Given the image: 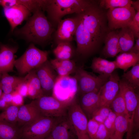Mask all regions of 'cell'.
Masks as SVG:
<instances>
[{"instance_id":"1","label":"cell","mask_w":139,"mask_h":139,"mask_svg":"<svg viewBox=\"0 0 139 139\" xmlns=\"http://www.w3.org/2000/svg\"><path fill=\"white\" fill-rule=\"evenodd\" d=\"M107 12L100 7L98 1L92 0L80 13L83 24L98 49L104 43L107 34L110 31L108 25Z\"/></svg>"},{"instance_id":"2","label":"cell","mask_w":139,"mask_h":139,"mask_svg":"<svg viewBox=\"0 0 139 139\" xmlns=\"http://www.w3.org/2000/svg\"><path fill=\"white\" fill-rule=\"evenodd\" d=\"M33 14L24 26L16 30V34L29 42L40 45L50 42L55 29L44 11L38 10Z\"/></svg>"},{"instance_id":"3","label":"cell","mask_w":139,"mask_h":139,"mask_svg":"<svg viewBox=\"0 0 139 139\" xmlns=\"http://www.w3.org/2000/svg\"><path fill=\"white\" fill-rule=\"evenodd\" d=\"M90 0H47L45 11L48 20L56 30L63 17L68 14H79L89 5Z\"/></svg>"},{"instance_id":"4","label":"cell","mask_w":139,"mask_h":139,"mask_svg":"<svg viewBox=\"0 0 139 139\" xmlns=\"http://www.w3.org/2000/svg\"><path fill=\"white\" fill-rule=\"evenodd\" d=\"M60 117L41 116L20 128L21 139H44L48 136Z\"/></svg>"},{"instance_id":"5","label":"cell","mask_w":139,"mask_h":139,"mask_svg":"<svg viewBox=\"0 0 139 139\" xmlns=\"http://www.w3.org/2000/svg\"><path fill=\"white\" fill-rule=\"evenodd\" d=\"M48 55L47 51L41 50L31 44L24 54L15 60L14 66L20 74H27L47 60Z\"/></svg>"},{"instance_id":"6","label":"cell","mask_w":139,"mask_h":139,"mask_svg":"<svg viewBox=\"0 0 139 139\" xmlns=\"http://www.w3.org/2000/svg\"><path fill=\"white\" fill-rule=\"evenodd\" d=\"M78 16L77 24L74 36L76 43L75 55L80 59H85L94 54L98 50L91 36L83 25L80 13Z\"/></svg>"},{"instance_id":"7","label":"cell","mask_w":139,"mask_h":139,"mask_svg":"<svg viewBox=\"0 0 139 139\" xmlns=\"http://www.w3.org/2000/svg\"><path fill=\"white\" fill-rule=\"evenodd\" d=\"M74 76L77 85V96L90 92H98L110 77L93 75L82 67H77Z\"/></svg>"},{"instance_id":"8","label":"cell","mask_w":139,"mask_h":139,"mask_svg":"<svg viewBox=\"0 0 139 139\" xmlns=\"http://www.w3.org/2000/svg\"><path fill=\"white\" fill-rule=\"evenodd\" d=\"M66 116L77 139H90L87 131L88 118L79 105L77 98L68 106Z\"/></svg>"},{"instance_id":"9","label":"cell","mask_w":139,"mask_h":139,"mask_svg":"<svg viewBox=\"0 0 139 139\" xmlns=\"http://www.w3.org/2000/svg\"><path fill=\"white\" fill-rule=\"evenodd\" d=\"M77 83L74 76H58L52 96L61 101L70 103L77 98Z\"/></svg>"},{"instance_id":"10","label":"cell","mask_w":139,"mask_h":139,"mask_svg":"<svg viewBox=\"0 0 139 139\" xmlns=\"http://www.w3.org/2000/svg\"><path fill=\"white\" fill-rule=\"evenodd\" d=\"M33 101L42 116L52 117L66 116L71 103L61 101L52 96H42Z\"/></svg>"},{"instance_id":"11","label":"cell","mask_w":139,"mask_h":139,"mask_svg":"<svg viewBox=\"0 0 139 139\" xmlns=\"http://www.w3.org/2000/svg\"><path fill=\"white\" fill-rule=\"evenodd\" d=\"M136 12L132 6L108 10L107 16L109 30H115L128 27Z\"/></svg>"},{"instance_id":"12","label":"cell","mask_w":139,"mask_h":139,"mask_svg":"<svg viewBox=\"0 0 139 139\" xmlns=\"http://www.w3.org/2000/svg\"><path fill=\"white\" fill-rule=\"evenodd\" d=\"M125 101L128 120L127 138L130 139L134 128L133 119L135 112L139 106V97L135 90L125 82H121L119 85Z\"/></svg>"},{"instance_id":"13","label":"cell","mask_w":139,"mask_h":139,"mask_svg":"<svg viewBox=\"0 0 139 139\" xmlns=\"http://www.w3.org/2000/svg\"><path fill=\"white\" fill-rule=\"evenodd\" d=\"M78 21V16L76 14L74 17L62 20L59 22L52 36V41L55 45L74 40Z\"/></svg>"},{"instance_id":"14","label":"cell","mask_w":139,"mask_h":139,"mask_svg":"<svg viewBox=\"0 0 139 139\" xmlns=\"http://www.w3.org/2000/svg\"><path fill=\"white\" fill-rule=\"evenodd\" d=\"M34 70L41 84L43 96H52L58 75L50 61L47 60Z\"/></svg>"},{"instance_id":"15","label":"cell","mask_w":139,"mask_h":139,"mask_svg":"<svg viewBox=\"0 0 139 139\" xmlns=\"http://www.w3.org/2000/svg\"><path fill=\"white\" fill-rule=\"evenodd\" d=\"M120 79L117 72L114 71L108 80L100 88L98 91L100 107H109L119 91Z\"/></svg>"},{"instance_id":"16","label":"cell","mask_w":139,"mask_h":139,"mask_svg":"<svg viewBox=\"0 0 139 139\" xmlns=\"http://www.w3.org/2000/svg\"><path fill=\"white\" fill-rule=\"evenodd\" d=\"M3 13L10 25L12 31L23 21L28 19L31 13L27 8L21 4L3 8Z\"/></svg>"},{"instance_id":"17","label":"cell","mask_w":139,"mask_h":139,"mask_svg":"<svg viewBox=\"0 0 139 139\" xmlns=\"http://www.w3.org/2000/svg\"><path fill=\"white\" fill-rule=\"evenodd\" d=\"M49 136L52 139H77L66 116L60 118L52 128Z\"/></svg>"},{"instance_id":"18","label":"cell","mask_w":139,"mask_h":139,"mask_svg":"<svg viewBox=\"0 0 139 139\" xmlns=\"http://www.w3.org/2000/svg\"><path fill=\"white\" fill-rule=\"evenodd\" d=\"M18 48L0 43V73L2 74L13 71L15 54Z\"/></svg>"},{"instance_id":"19","label":"cell","mask_w":139,"mask_h":139,"mask_svg":"<svg viewBox=\"0 0 139 139\" xmlns=\"http://www.w3.org/2000/svg\"><path fill=\"white\" fill-rule=\"evenodd\" d=\"M78 102L81 109L89 119L93 113L99 107L98 92H90L79 95Z\"/></svg>"},{"instance_id":"20","label":"cell","mask_w":139,"mask_h":139,"mask_svg":"<svg viewBox=\"0 0 139 139\" xmlns=\"http://www.w3.org/2000/svg\"><path fill=\"white\" fill-rule=\"evenodd\" d=\"M42 115L34 101L19 107L17 122L22 126L37 119Z\"/></svg>"},{"instance_id":"21","label":"cell","mask_w":139,"mask_h":139,"mask_svg":"<svg viewBox=\"0 0 139 139\" xmlns=\"http://www.w3.org/2000/svg\"><path fill=\"white\" fill-rule=\"evenodd\" d=\"M118 32L117 30H110L107 34L102 52L105 58L114 57L120 52Z\"/></svg>"},{"instance_id":"22","label":"cell","mask_w":139,"mask_h":139,"mask_svg":"<svg viewBox=\"0 0 139 139\" xmlns=\"http://www.w3.org/2000/svg\"><path fill=\"white\" fill-rule=\"evenodd\" d=\"M90 68L99 75L109 77L117 68L115 61H110L100 57L93 59Z\"/></svg>"},{"instance_id":"23","label":"cell","mask_w":139,"mask_h":139,"mask_svg":"<svg viewBox=\"0 0 139 139\" xmlns=\"http://www.w3.org/2000/svg\"><path fill=\"white\" fill-rule=\"evenodd\" d=\"M58 75L64 76L75 73L77 68L75 62L70 59L60 60L55 58L50 61Z\"/></svg>"},{"instance_id":"24","label":"cell","mask_w":139,"mask_h":139,"mask_svg":"<svg viewBox=\"0 0 139 139\" xmlns=\"http://www.w3.org/2000/svg\"><path fill=\"white\" fill-rule=\"evenodd\" d=\"M28 84V96L35 100L43 96L40 81L35 70H33L25 76Z\"/></svg>"},{"instance_id":"25","label":"cell","mask_w":139,"mask_h":139,"mask_svg":"<svg viewBox=\"0 0 139 139\" xmlns=\"http://www.w3.org/2000/svg\"><path fill=\"white\" fill-rule=\"evenodd\" d=\"M118 35L120 53L129 51L134 45L135 37L133 32L127 27L121 28Z\"/></svg>"},{"instance_id":"26","label":"cell","mask_w":139,"mask_h":139,"mask_svg":"<svg viewBox=\"0 0 139 139\" xmlns=\"http://www.w3.org/2000/svg\"><path fill=\"white\" fill-rule=\"evenodd\" d=\"M117 68L126 72L127 70L139 62V54L131 52L120 53L115 60Z\"/></svg>"},{"instance_id":"27","label":"cell","mask_w":139,"mask_h":139,"mask_svg":"<svg viewBox=\"0 0 139 139\" xmlns=\"http://www.w3.org/2000/svg\"><path fill=\"white\" fill-rule=\"evenodd\" d=\"M25 77L12 76L8 73L2 75L0 81V86L3 93H11L15 91L17 86L25 79Z\"/></svg>"},{"instance_id":"28","label":"cell","mask_w":139,"mask_h":139,"mask_svg":"<svg viewBox=\"0 0 139 139\" xmlns=\"http://www.w3.org/2000/svg\"><path fill=\"white\" fill-rule=\"evenodd\" d=\"M75 52L72 42L60 43L53 50L56 58L60 60L71 59L75 55Z\"/></svg>"},{"instance_id":"29","label":"cell","mask_w":139,"mask_h":139,"mask_svg":"<svg viewBox=\"0 0 139 139\" xmlns=\"http://www.w3.org/2000/svg\"><path fill=\"white\" fill-rule=\"evenodd\" d=\"M0 139H21L20 128L16 125L0 121Z\"/></svg>"},{"instance_id":"30","label":"cell","mask_w":139,"mask_h":139,"mask_svg":"<svg viewBox=\"0 0 139 139\" xmlns=\"http://www.w3.org/2000/svg\"><path fill=\"white\" fill-rule=\"evenodd\" d=\"M128 118L127 116L117 115L115 123L114 132L110 139H122L128 128Z\"/></svg>"},{"instance_id":"31","label":"cell","mask_w":139,"mask_h":139,"mask_svg":"<svg viewBox=\"0 0 139 139\" xmlns=\"http://www.w3.org/2000/svg\"><path fill=\"white\" fill-rule=\"evenodd\" d=\"M122 79L136 91L139 87V62L132 66L129 71L124 72Z\"/></svg>"},{"instance_id":"32","label":"cell","mask_w":139,"mask_h":139,"mask_svg":"<svg viewBox=\"0 0 139 139\" xmlns=\"http://www.w3.org/2000/svg\"><path fill=\"white\" fill-rule=\"evenodd\" d=\"M109 107L112 111L117 115H126L128 117L124 99L120 89Z\"/></svg>"},{"instance_id":"33","label":"cell","mask_w":139,"mask_h":139,"mask_svg":"<svg viewBox=\"0 0 139 139\" xmlns=\"http://www.w3.org/2000/svg\"><path fill=\"white\" fill-rule=\"evenodd\" d=\"M19 107L11 105L0 113V121L16 125Z\"/></svg>"},{"instance_id":"34","label":"cell","mask_w":139,"mask_h":139,"mask_svg":"<svg viewBox=\"0 0 139 139\" xmlns=\"http://www.w3.org/2000/svg\"><path fill=\"white\" fill-rule=\"evenodd\" d=\"M131 0H100L98 1L100 7L105 10L131 6Z\"/></svg>"},{"instance_id":"35","label":"cell","mask_w":139,"mask_h":139,"mask_svg":"<svg viewBox=\"0 0 139 139\" xmlns=\"http://www.w3.org/2000/svg\"><path fill=\"white\" fill-rule=\"evenodd\" d=\"M19 4L27 8L33 13L40 10L45 11L47 0H18Z\"/></svg>"},{"instance_id":"36","label":"cell","mask_w":139,"mask_h":139,"mask_svg":"<svg viewBox=\"0 0 139 139\" xmlns=\"http://www.w3.org/2000/svg\"><path fill=\"white\" fill-rule=\"evenodd\" d=\"M111 111L109 107H100L93 113L91 118L100 124L103 123Z\"/></svg>"},{"instance_id":"37","label":"cell","mask_w":139,"mask_h":139,"mask_svg":"<svg viewBox=\"0 0 139 139\" xmlns=\"http://www.w3.org/2000/svg\"><path fill=\"white\" fill-rule=\"evenodd\" d=\"M116 116V114L111 111L103 123L109 133L110 136V139L114 133L115 123Z\"/></svg>"},{"instance_id":"38","label":"cell","mask_w":139,"mask_h":139,"mask_svg":"<svg viewBox=\"0 0 139 139\" xmlns=\"http://www.w3.org/2000/svg\"><path fill=\"white\" fill-rule=\"evenodd\" d=\"M100 124L92 118L88 120L87 125V131L90 139H94Z\"/></svg>"},{"instance_id":"39","label":"cell","mask_w":139,"mask_h":139,"mask_svg":"<svg viewBox=\"0 0 139 139\" xmlns=\"http://www.w3.org/2000/svg\"><path fill=\"white\" fill-rule=\"evenodd\" d=\"M133 32L135 37L139 38V11L137 12L128 26Z\"/></svg>"},{"instance_id":"40","label":"cell","mask_w":139,"mask_h":139,"mask_svg":"<svg viewBox=\"0 0 139 139\" xmlns=\"http://www.w3.org/2000/svg\"><path fill=\"white\" fill-rule=\"evenodd\" d=\"M109 132L103 123L100 124L94 139H110Z\"/></svg>"},{"instance_id":"41","label":"cell","mask_w":139,"mask_h":139,"mask_svg":"<svg viewBox=\"0 0 139 139\" xmlns=\"http://www.w3.org/2000/svg\"><path fill=\"white\" fill-rule=\"evenodd\" d=\"M25 77L24 80L18 85L15 90L23 98L28 96V84Z\"/></svg>"},{"instance_id":"42","label":"cell","mask_w":139,"mask_h":139,"mask_svg":"<svg viewBox=\"0 0 139 139\" xmlns=\"http://www.w3.org/2000/svg\"><path fill=\"white\" fill-rule=\"evenodd\" d=\"M12 93V105L18 107L23 105L24 102L23 97L16 91H14Z\"/></svg>"},{"instance_id":"43","label":"cell","mask_w":139,"mask_h":139,"mask_svg":"<svg viewBox=\"0 0 139 139\" xmlns=\"http://www.w3.org/2000/svg\"><path fill=\"white\" fill-rule=\"evenodd\" d=\"M19 4L18 0H0V5L3 8L11 7Z\"/></svg>"},{"instance_id":"44","label":"cell","mask_w":139,"mask_h":139,"mask_svg":"<svg viewBox=\"0 0 139 139\" xmlns=\"http://www.w3.org/2000/svg\"><path fill=\"white\" fill-rule=\"evenodd\" d=\"M133 127L138 129L139 127V106L137 108L134 112L133 119Z\"/></svg>"},{"instance_id":"45","label":"cell","mask_w":139,"mask_h":139,"mask_svg":"<svg viewBox=\"0 0 139 139\" xmlns=\"http://www.w3.org/2000/svg\"><path fill=\"white\" fill-rule=\"evenodd\" d=\"M0 99L8 105H11L12 100V93L6 94L3 93Z\"/></svg>"},{"instance_id":"46","label":"cell","mask_w":139,"mask_h":139,"mask_svg":"<svg viewBox=\"0 0 139 139\" xmlns=\"http://www.w3.org/2000/svg\"><path fill=\"white\" fill-rule=\"evenodd\" d=\"M129 52L136 54H139V38L136 39L135 44Z\"/></svg>"},{"instance_id":"47","label":"cell","mask_w":139,"mask_h":139,"mask_svg":"<svg viewBox=\"0 0 139 139\" xmlns=\"http://www.w3.org/2000/svg\"><path fill=\"white\" fill-rule=\"evenodd\" d=\"M131 6L136 12L139 11V0L132 1Z\"/></svg>"},{"instance_id":"48","label":"cell","mask_w":139,"mask_h":139,"mask_svg":"<svg viewBox=\"0 0 139 139\" xmlns=\"http://www.w3.org/2000/svg\"><path fill=\"white\" fill-rule=\"evenodd\" d=\"M3 93V92L1 86H0V98Z\"/></svg>"},{"instance_id":"49","label":"cell","mask_w":139,"mask_h":139,"mask_svg":"<svg viewBox=\"0 0 139 139\" xmlns=\"http://www.w3.org/2000/svg\"><path fill=\"white\" fill-rule=\"evenodd\" d=\"M44 139H52L50 137V136L49 135L47 136V137H46V138H45Z\"/></svg>"},{"instance_id":"50","label":"cell","mask_w":139,"mask_h":139,"mask_svg":"<svg viewBox=\"0 0 139 139\" xmlns=\"http://www.w3.org/2000/svg\"><path fill=\"white\" fill-rule=\"evenodd\" d=\"M2 74L0 73V79L1 78Z\"/></svg>"},{"instance_id":"51","label":"cell","mask_w":139,"mask_h":139,"mask_svg":"<svg viewBox=\"0 0 139 139\" xmlns=\"http://www.w3.org/2000/svg\"></svg>"}]
</instances>
